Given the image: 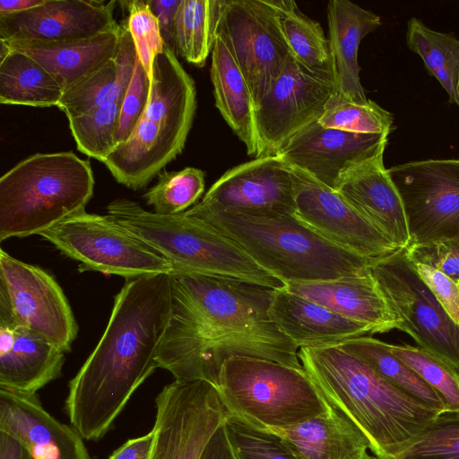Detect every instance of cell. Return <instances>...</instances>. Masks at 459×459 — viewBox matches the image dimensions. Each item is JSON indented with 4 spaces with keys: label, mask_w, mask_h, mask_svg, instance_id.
<instances>
[{
    "label": "cell",
    "mask_w": 459,
    "mask_h": 459,
    "mask_svg": "<svg viewBox=\"0 0 459 459\" xmlns=\"http://www.w3.org/2000/svg\"><path fill=\"white\" fill-rule=\"evenodd\" d=\"M273 289L193 273H171V310L159 348V368L174 380L216 388L223 364L236 356L303 368L298 348L269 314Z\"/></svg>",
    "instance_id": "cell-1"
},
{
    "label": "cell",
    "mask_w": 459,
    "mask_h": 459,
    "mask_svg": "<svg viewBox=\"0 0 459 459\" xmlns=\"http://www.w3.org/2000/svg\"><path fill=\"white\" fill-rule=\"evenodd\" d=\"M170 310L171 273L125 280L101 338L68 384L65 412L84 439H101L159 368Z\"/></svg>",
    "instance_id": "cell-2"
},
{
    "label": "cell",
    "mask_w": 459,
    "mask_h": 459,
    "mask_svg": "<svg viewBox=\"0 0 459 459\" xmlns=\"http://www.w3.org/2000/svg\"><path fill=\"white\" fill-rule=\"evenodd\" d=\"M299 358L326 401L366 437L377 459H400L441 414L338 345L299 348Z\"/></svg>",
    "instance_id": "cell-3"
},
{
    "label": "cell",
    "mask_w": 459,
    "mask_h": 459,
    "mask_svg": "<svg viewBox=\"0 0 459 459\" xmlns=\"http://www.w3.org/2000/svg\"><path fill=\"white\" fill-rule=\"evenodd\" d=\"M185 213L234 240L261 268L285 285L352 276L366 271L372 260L329 241L292 213L275 211Z\"/></svg>",
    "instance_id": "cell-4"
},
{
    "label": "cell",
    "mask_w": 459,
    "mask_h": 459,
    "mask_svg": "<svg viewBox=\"0 0 459 459\" xmlns=\"http://www.w3.org/2000/svg\"><path fill=\"white\" fill-rule=\"evenodd\" d=\"M196 108L194 80L164 45L154 59L147 106L129 138L103 162L125 186L145 187L184 149Z\"/></svg>",
    "instance_id": "cell-5"
},
{
    "label": "cell",
    "mask_w": 459,
    "mask_h": 459,
    "mask_svg": "<svg viewBox=\"0 0 459 459\" xmlns=\"http://www.w3.org/2000/svg\"><path fill=\"white\" fill-rule=\"evenodd\" d=\"M93 189L88 160L71 152L27 157L0 178V241L39 235L84 210Z\"/></svg>",
    "instance_id": "cell-6"
},
{
    "label": "cell",
    "mask_w": 459,
    "mask_h": 459,
    "mask_svg": "<svg viewBox=\"0 0 459 459\" xmlns=\"http://www.w3.org/2000/svg\"><path fill=\"white\" fill-rule=\"evenodd\" d=\"M107 212L113 220L166 257L173 266L172 273L235 278L273 290L285 287L234 240L185 212L159 214L125 198L109 203Z\"/></svg>",
    "instance_id": "cell-7"
},
{
    "label": "cell",
    "mask_w": 459,
    "mask_h": 459,
    "mask_svg": "<svg viewBox=\"0 0 459 459\" xmlns=\"http://www.w3.org/2000/svg\"><path fill=\"white\" fill-rule=\"evenodd\" d=\"M216 389L229 413L270 430L293 427L333 408L304 368L265 359H229Z\"/></svg>",
    "instance_id": "cell-8"
},
{
    "label": "cell",
    "mask_w": 459,
    "mask_h": 459,
    "mask_svg": "<svg viewBox=\"0 0 459 459\" xmlns=\"http://www.w3.org/2000/svg\"><path fill=\"white\" fill-rule=\"evenodd\" d=\"M65 256L79 263L78 271H94L125 279L171 273L170 262L108 214L77 212L39 234Z\"/></svg>",
    "instance_id": "cell-9"
},
{
    "label": "cell",
    "mask_w": 459,
    "mask_h": 459,
    "mask_svg": "<svg viewBox=\"0 0 459 459\" xmlns=\"http://www.w3.org/2000/svg\"><path fill=\"white\" fill-rule=\"evenodd\" d=\"M216 34L243 74L255 108L292 56L271 0H219Z\"/></svg>",
    "instance_id": "cell-10"
},
{
    "label": "cell",
    "mask_w": 459,
    "mask_h": 459,
    "mask_svg": "<svg viewBox=\"0 0 459 459\" xmlns=\"http://www.w3.org/2000/svg\"><path fill=\"white\" fill-rule=\"evenodd\" d=\"M369 272L393 309L403 331L418 347L435 354L459 372V327L420 279L404 249L372 259Z\"/></svg>",
    "instance_id": "cell-11"
},
{
    "label": "cell",
    "mask_w": 459,
    "mask_h": 459,
    "mask_svg": "<svg viewBox=\"0 0 459 459\" xmlns=\"http://www.w3.org/2000/svg\"><path fill=\"white\" fill-rule=\"evenodd\" d=\"M0 319L25 327L70 352L79 326L58 282L42 268L0 249Z\"/></svg>",
    "instance_id": "cell-12"
},
{
    "label": "cell",
    "mask_w": 459,
    "mask_h": 459,
    "mask_svg": "<svg viewBox=\"0 0 459 459\" xmlns=\"http://www.w3.org/2000/svg\"><path fill=\"white\" fill-rule=\"evenodd\" d=\"M388 172L403 203L410 246L459 238V159L411 161Z\"/></svg>",
    "instance_id": "cell-13"
},
{
    "label": "cell",
    "mask_w": 459,
    "mask_h": 459,
    "mask_svg": "<svg viewBox=\"0 0 459 459\" xmlns=\"http://www.w3.org/2000/svg\"><path fill=\"white\" fill-rule=\"evenodd\" d=\"M155 405L150 459H199L226 415L218 390L204 380H174L157 394Z\"/></svg>",
    "instance_id": "cell-14"
},
{
    "label": "cell",
    "mask_w": 459,
    "mask_h": 459,
    "mask_svg": "<svg viewBox=\"0 0 459 459\" xmlns=\"http://www.w3.org/2000/svg\"><path fill=\"white\" fill-rule=\"evenodd\" d=\"M336 85L304 67L291 56L255 106L261 156L274 155L290 138L317 121Z\"/></svg>",
    "instance_id": "cell-15"
},
{
    "label": "cell",
    "mask_w": 459,
    "mask_h": 459,
    "mask_svg": "<svg viewBox=\"0 0 459 459\" xmlns=\"http://www.w3.org/2000/svg\"><path fill=\"white\" fill-rule=\"evenodd\" d=\"M289 167L293 184L294 215L312 230L335 245L370 259L399 249L338 192L307 172L291 165Z\"/></svg>",
    "instance_id": "cell-16"
},
{
    "label": "cell",
    "mask_w": 459,
    "mask_h": 459,
    "mask_svg": "<svg viewBox=\"0 0 459 459\" xmlns=\"http://www.w3.org/2000/svg\"><path fill=\"white\" fill-rule=\"evenodd\" d=\"M385 134H356L322 126L315 121L304 127L274 155L335 189L340 179L354 168L384 155Z\"/></svg>",
    "instance_id": "cell-17"
},
{
    "label": "cell",
    "mask_w": 459,
    "mask_h": 459,
    "mask_svg": "<svg viewBox=\"0 0 459 459\" xmlns=\"http://www.w3.org/2000/svg\"><path fill=\"white\" fill-rule=\"evenodd\" d=\"M226 211L295 212L289 165L277 155H264L227 170L186 213Z\"/></svg>",
    "instance_id": "cell-18"
},
{
    "label": "cell",
    "mask_w": 459,
    "mask_h": 459,
    "mask_svg": "<svg viewBox=\"0 0 459 459\" xmlns=\"http://www.w3.org/2000/svg\"><path fill=\"white\" fill-rule=\"evenodd\" d=\"M117 2L45 0L30 10L0 15V39L54 44L88 39L119 26Z\"/></svg>",
    "instance_id": "cell-19"
},
{
    "label": "cell",
    "mask_w": 459,
    "mask_h": 459,
    "mask_svg": "<svg viewBox=\"0 0 459 459\" xmlns=\"http://www.w3.org/2000/svg\"><path fill=\"white\" fill-rule=\"evenodd\" d=\"M0 430L16 437L33 459H92L80 433L51 415L38 394L0 388Z\"/></svg>",
    "instance_id": "cell-20"
},
{
    "label": "cell",
    "mask_w": 459,
    "mask_h": 459,
    "mask_svg": "<svg viewBox=\"0 0 459 459\" xmlns=\"http://www.w3.org/2000/svg\"><path fill=\"white\" fill-rule=\"evenodd\" d=\"M383 158L350 170L334 190L399 249H405L411 243L407 217Z\"/></svg>",
    "instance_id": "cell-21"
},
{
    "label": "cell",
    "mask_w": 459,
    "mask_h": 459,
    "mask_svg": "<svg viewBox=\"0 0 459 459\" xmlns=\"http://www.w3.org/2000/svg\"><path fill=\"white\" fill-rule=\"evenodd\" d=\"M285 288L339 315L368 325L371 334L394 329L403 331V320L386 300L368 267L352 276L289 283Z\"/></svg>",
    "instance_id": "cell-22"
},
{
    "label": "cell",
    "mask_w": 459,
    "mask_h": 459,
    "mask_svg": "<svg viewBox=\"0 0 459 459\" xmlns=\"http://www.w3.org/2000/svg\"><path fill=\"white\" fill-rule=\"evenodd\" d=\"M65 352L43 336L0 319V388L34 394L59 378Z\"/></svg>",
    "instance_id": "cell-23"
},
{
    "label": "cell",
    "mask_w": 459,
    "mask_h": 459,
    "mask_svg": "<svg viewBox=\"0 0 459 459\" xmlns=\"http://www.w3.org/2000/svg\"><path fill=\"white\" fill-rule=\"evenodd\" d=\"M269 314L279 330L297 348H318L340 344L351 338L371 334L359 322L288 290H273Z\"/></svg>",
    "instance_id": "cell-24"
},
{
    "label": "cell",
    "mask_w": 459,
    "mask_h": 459,
    "mask_svg": "<svg viewBox=\"0 0 459 459\" xmlns=\"http://www.w3.org/2000/svg\"><path fill=\"white\" fill-rule=\"evenodd\" d=\"M327 19L337 91L351 101L366 103L368 100L359 78V46L366 35L381 26V19L350 0L329 1Z\"/></svg>",
    "instance_id": "cell-25"
},
{
    "label": "cell",
    "mask_w": 459,
    "mask_h": 459,
    "mask_svg": "<svg viewBox=\"0 0 459 459\" xmlns=\"http://www.w3.org/2000/svg\"><path fill=\"white\" fill-rule=\"evenodd\" d=\"M121 30L119 25L91 38L54 44L4 41L10 48L22 51L37 61L65 91L115 57Z\"/></svg>",
    "instance_id": "cell-26"
},
{
    "label": "cell",
    "mask_w": 459,
    "mask_h": 459,
    "mask_svg": "<svg viewBox=\"0 0 459 459\" xmlns=\"http://www.w3.org/2000/svg\"><path fill=\"white\" fill-rule=\"evenodd\" d=\"M299 459H377L362 433L333 407L324 415L273 430Z\"/></svg>",
    "instance_id": "cell-27"
},
{
    "label": "cell",
    "mask_w": 459,
    "mask_h": 459,
    "mask_svg": "<svg viewBox=\"0 0 459 459\" xmlns=\"http://www.w3.org/2000/svg\"><path fill=\"white\" fill-rule=\"evenodd\" d=\"M211 80L215 105L222 117L245 144L247 154L260 157L252 94L243 74L218 34L212 51Z\"/></svg>",
    "instance_id": "cell-28"
},
{
    "label": "cell",
    "mask_w": 459,
    "mask_h": 459,
    "mask_svg": "<svg viewBox=\"0 0 459 459\" xmlns=\"http://www.w3.org/2000/svg\"><path fill=\"white\" fill-rule=\"evenodd\" d=\"M121 28L115 57L64 91L56 107L68 119L126 94L137 54L125 21Z\"/></svg>",
    "instance_id": "cell-29"
},
{
    "label": "cell",
    "mask_w": 459,
    "mask_h": 459,
    "mask_svg": "<svg viewBox=\"0 0 459 459\" xmlns=\"http://www.w3.org/2000/svg\"><path fill=\"white\" fill-rule=\"evenodd\" d=\"M63 92L57 80L29 55L10 48L0 58L2 104L38 108L57 106Z\"/></svg>",
    "instance_id": "cell-30"
},
{
    "label": "cell",
    "mask_w": 459,
    "mask_h": 459,
    "mask_svg": "<svg viewBox=\"0 0 459 459\" xmlns=\"http://www.w3.org/2000/svg\"><path fill=\"white\" fill-rule=\"evenodd\" d=\"M292 56L314 74L335 84L328 39L319 22L304 14L293 0H271Z\"/></svg>",
    "instance_id": "cell-31"
},
{
    "label": "cell",
    "mask_w": 459,
    "mask_h": 459,
    "mask_svg": "<svg viewBox=\"0 0 459 459\" xmlns=\"http://www.w3.org/2000/svg\"><path fill=\"white\" fill-rule=\"evenodd\" d=\"M364 360L380 377L439 413L446 412L439 394L389 349V343L362 335L337 344Z\"/></svg>",
    "instance_id": "cell-32"
},
{
    "label": "cell",
    "mask_w": 459,
    "mask_h": 459,
    "mask_svg": "<svg viewBox=\"0 0 459 459\" xmlns=\"http://www.w3.org/2000/svg\"><path fill=\"white\" fill-rule=\"evenodd\" d=\"M406 43L439 82L449 102L459 107V39L454 34L434 30L413 17L407 22Z\"/></svg>",
    "instance_id": "cell-33"
},
{
    "label": "cell",
    "mask_w": 459,
    "mask_h": 459,
    "mask_svg": "<svg viewBox=\"0 0 459 459\" xmlns=\"http://www.w3.org/2000/svg\"><path fill=\"white\" fill-rule=\"evenodd\" d=\"M219 0H181L174 22L175 49L188 63L203 66L216 38Z\"/></svg>",
    "instance_id": "cell-34"
},
{
    "label": "cell",
    "mask_w": 459,
    "mask_h": 459,
    "mask_svg": "<svg viewBox=\"0 0 459 459\" xmlns=\"http://www.w3.org/2000/svg\"><path fill=\"white\" fill-rule=\"evenodd\" d=\"M124 97H117L85 114L68 119L71 133L81 152L104 162L116 149Z\"/></svg>",
    "instance_id": "cell-35"
},
{
    "label": "cell",
    "mask_w": 459,
    "mask_h": 459,
    "mask_svg": "<svg viewBox=\"0 0 459 459\" xmlns=\"http://www.w3.org/2000/svg\"><path fill=\"white\" fill-rule=\"evenodd\" d=\"M317 121L326 128L389 135L393 130L394 116L371 100L362 104L356 103L335 91L329 98Z\"/></svg>",
    "instance_id": "cell-36"
},
{
    "label": "cell",
    "mask_w": 459,
    "mask_h": 459,
    "mask_svg": "<svg viewBox=\"0 0 459 459\" xmlns=\"http://www.w3.org/2000/svg\"><path fill=\"white\" fill-rule=\"evenodd\" d=\"M204 191V172L195 168L162 171L157 183L144 195L153 212L163 215L185 212Z\"/></svg>",
    "instance_id": "cell-37"
},
{
    "label": "cell",
    "mask_w": 459,
    "mask_h": 459,
    "mask_svg": "<svg viewBox=\"0 0 459 459\" xmlns=\"http://www.w3.org/2000/svg\"><path fill=\"white\" fill-rule=\"evenodd\" d=\"M389 349L439 394L446 412H459V372L452 365L420 347L389 343Z\"/></svg>",
    "instance_id": "cell-38"
},
{
    "label": "cell",
    "mask_w": 459,
    "mask_h": 459,
    "mask_svg": "<svg viewBox=\"0 0 459 459\" xmlns=\"http://www.w3.org/2000/svg\"><path fill=\"white\" fill-rule=\"evenodd\" d=\"M223 423L235 459H299L273 430L257 428L227 411Z\"/></svg>",
    "instance_id": "cell-39"
},
{
    "label": "cell",
    "mask_w": 459,
    "mask_h": 459,
    "mask_svg": "<svg viewBox=\"0 0 459 459\" xmlns=\"http://www.w3.org/2000/svg\"><path fill=\"white\" fill-rule=\"evenodd\" d=\"M400 459H459V412H443Z\"/></svg>",
    "instance_id": "cell-40"
},
{
    "label": "cell",
    "mask_w": 459,
    "mask_h": 459,
    "mask_svg": "<svg viewBox=\"0 0 459 459\" xmlns=\"http://www.w3.org/2000/svg\"><path fill=\"white\" fill-rule=\"evenodd\" d=\"M121 3L128 11V17L125 22L133 39L138 59L152 82L154 59L165 45L159 22L147 1L131 0Z\"/></svg>",
    "instance_id": "cell-41"
},
{
    "label": "cell",
    "mask_w": 459,
    "mask_h": 459,
    "mask_svg": "<svg viewBox=\"0 0 459 459\" xmlns=\"http://www.w3.org/2000/svg\"><path fill=\"white\" fill-rule=\"evenodd\" d=\"M150 92L151 79L137 56L122 103L117 134V145L126 142L133 133L147 106Z\"/></svg>",
    "instance_id": "cell-42"
},
{
    "label": "cell",
    "mask_w": 459,
    "mask_h": 459,
    "mask_svg": "<svg viewBox=\"0 0 459 459\" xmlns=\"http://www.w3.org/2000/svg\"><path fill=\"white\" fill-rule=\"evenodd\" d=\"M404 251L410 261L431 266L459 283V238L411 245Z\"/></svg>",
    "instance_id": "cell-43"
},
{
    "label": "cell",
    "mask_w": 459,
    "mask_h": 459,
    "mask_svg": "<svg viewBox=\"0 0 459 459\" xmlns=\"http://www.w3.org/2000/svg\"><path fill=\"white\" fill-rule=\"evenodd\" d=\"M411 263L443 309L459 327V283L431 266L411 261Z\"/></svg>",
    "instance_id": "cell-44"
},
{
    "label": "cell",
    "mask_w": 459,
    "mask_h": 459,
    "mask_svg": "<svg viewBox=\"0 0 459 459\" xmlns=\"http://www.w3.org/2000/svg\"><path fill=\"white\" fill-rule=\"evenodd\" d=\"M147 2L159 22L164 44L175 51L174 22L181 0H148Z\"/></svg>",
    "instance_id": "cell-45"
},
{
    "label": "cell",
    "mask_w": 459,
    "mask_h": 459,
    "mask_svg": "<svg viewBox=\"0 0 459 459\" xmlns=\"http://www.w3.org/2000/svg\"><path fill=\"white\" fill-rule=\"evenodd\" d=\"M153 440L154 432L152 429L143 436L128 439L108 459H150Z\"/></svg>",
    "instance_id": "cell-46"
},
{
    "label": "cell",
    "mask_w": 459,
    "mask_h": 459,
    "mask_svg": "<svg viewBox=\"0 0 459 459\" xmlns=\"http://www.w3.org/2000/svg\"><path fill=\"white\" fill-rule=\"evenodd\" d=\"M199 459H235L223 422L209 439Z\"/></svg>",
    "instance_id": "cell-47"
},
{
    "label": "cell",
    "mask_w": 459,
    "mask_h": 459,
    "mask_svg": "<svg viewBox=\"0 0 459 459\" xmlns=\"http://www.w3.org/2000/svg\"><path fill=\"white\" fill-rule=\"evenodd\" d=\"M0 459H33V457L16 437L0 430Z\"/></svg>",
    "instance_id": "cell-48"
},
{
    "label": "cell",
    "mask_w": 459,
    "mask_h": 459,
    "mask_svg": "<svg viewBox=\"0 0 459 459\" xmlns=\"http://www.w3.org/2000/svg\"><path fill=\"white\" fill-rule=\"evenodd\" d=\"M45 0H0V15L30 10L40 5Z\"/></svg>",
    "instance_id": "cell-49"
}]
</instances>
